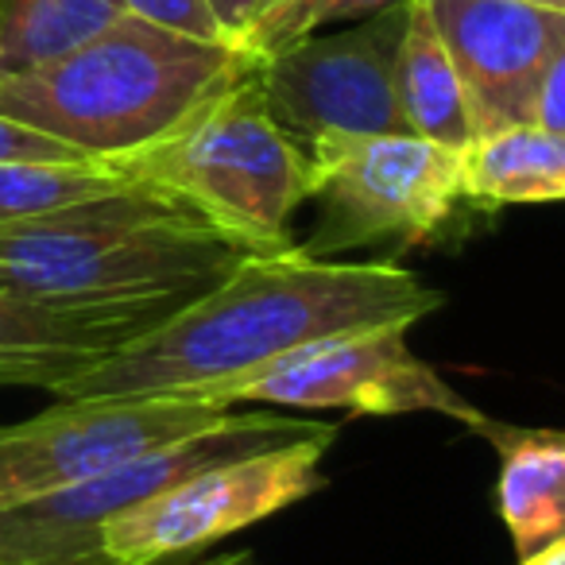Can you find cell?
<instances>
[{
    "label": "cell",
    "instance_id": "cell-1",
    "mask_svg": "<svg viewBox=\"0 0 565 565\" xmlns=\"http://www.w3.org/2000/svg\"><path fill=\"white\" fill-rule=\"evenodd\" d=\"M423 275L387 259H318L302 248L241 256L221 282L82 372L71 395H202L333 333L415 326L441 307Z\"/></svg>",
    "mask_w": 565,
    "mask_h": 565
},
{
    "label": "cell",
    "instance_id": "cell-2",
    "mask_svg": "<svg viewBox=\"0 0 565 565\" xmlns=\"http://www.w3.org/2000/svg\"><path fill=\"white\" fill-rule=\"evenodd\" d=\"M244 252L148 182L0 225V287L55 307L163 322Z\"/></svg>",
    "mask_w": 565,
    "mask_h": 565
},
{
    "label": "cell",
    "instance_id": "cell-3",
    "mask_svg": "<svg viewBox=\"0 0 565 565\" xmlns=\"http://www.w3.org/2000/svg\"><path fill=\"white\" fill-rule=\"evenodd\" d=\"M252 71L256 58L236 43H205L125 12L55 63L0 78V117L113 167Z\"/></svg>",
    "mask_w": 565,
    "mask_h": 565
},
{
    "label": "cell",
    "instance_id": "cell-4",
    "mask_svg": "<svg viewBox=\"0 0 565 565\" xmlns=\"http://www.w3.org/2000/svg\"><path fill=\"white\" fill-rule=\"evenodd\" d=\"M113 171L171 194L244 256L295 248V210L315 198V163L267 113L256 71Z\"/></svg>",
    "mask_w": 565,
    "mask_h": 565
},
{
    "label": "cell",
    "instance_id": "cell-5",
    "mask_svg": "<svg viewBox=\"0 0 565 565\" xmlns=\"http://www.w3.org/2000/svg\"><path fill=\"white\" fill-rule=\"evenodd\" d=\"M338 438V426L291 415H225L221 423L159 446L82 484L0 508V565H102L97 531L105 519L151 500L163 488L194 477L228 457L295 441Z\"/></svg>",
    "mask_w": 565,
    "mask_h": 565
},
{
    "label": "cell",
    "instance_id": "cell-6",
    "mask_svg": "<svg viewBox=\"0 0 565 565\" xmlns=\"http://www.w3.org/2000/svg\"><path fill=\"white\" fill-rule=\"evenodd\" d=\"M322 202L307 256L341 259L372 244H426L461 205V151L411 132L330 136L307 148Z\"/></svg>",
    "mask_w": 565,
    "mask_h": 565
},
{
    "label": "cell",
    "instance_id": "cell-7",
    "mask_svg": "<svg viewBox=\"0 0 565 565\" xmlns=\"http://www.w3.org/2000/svg\"><path fill=\"white\" fill-rule=\"evenodd\" d=\"M236 407L202 395H71L0 426V508L82 484L159 446H171Z\"/></svg>",
    "mask_w": 565,
    "mask_h": 565
},
{
    "label": "cell",
    "instance_id": "cell-8",
    "mask_svg": "<svg viewBox=\"0 0 565 565\" xmlns=\"http://www.w3.org/2000/svg\"><path fill=\"white\" fill-rule=\"evenodd\" d=\"M330 446V438H315L210 465L105 519L97 550L109 565H156L210 546L326 488L322 457Z\"/></svg>",
    "mask_w": 565,
    "mask_h": 565
},
{
    "label": "cell",
    "instance_id": "cell-9",
    "mask_svg": "<svg viewBox=\"0 0 565 565\" xmlns=\"http://www.w3.org/2000/svg\"><path fill=\"white\" fill-rule=\"evenodd\" d=\"M411 326L333 333L282 353L279 361L233 380L210 395L221 407L259 403L291 411H349V415H446L477 430L484 411L446 384L423 356L407 345Z\"/></svg>",
    "mask_w": 565,
    "mask_h": 565
},
{
    "label": "cell",
    "instance_id": "cell-10",
    "mask_svg": "<svg viewBox=\"0 0 565 565\" xmlns=\"http://www.w3.org/2000/svg\"><path fill=\"white\" fill-rule=\"evenodd\" d=\"M407 0L338 35H307L256 63V86L267 113L287 136L310 148L330 136L407 132L395 102Z\"/></svg>",
    "mask_w": 565,
    "mask_h": 565
},
{
    "label": "cell",
    "instance_id": "cell-11",
    "mask_svg": "<svg viewBox=\"0 0 565 565\" xmlns=\"http://www.w3.org/2000/svg\"><path fill=\"white\" fill-rule=\"evenodd\" d=\"M449 51L472 140L531 125L542 74L565 55V12L526 0H423Z\"/></svg>",
    "mask_w": 565,
    "mask_h": 565
},
{
    "label": "cell",
    "instance_id": "cell-12",
    "mask_svg": "<svg viewBox=\"0 0 565 565\" xmlns=\"http://www.w3.org/2000/svg\"><path fill=\"white\" fill-rule=\"evenodd\" d=\"M151 326V318L55 307L0 287V387L63 395L82 372Z\"/></svg>",
    "mask_w": 565,
    "mask_h": 565
},
{
    "label": "cell",
    "instance_id": "cell-13",
    "mask_svg": "<svg viewBox=\"0 0 565 565\" xmlns=\"http://www.w3.org/2000/svg\"><path fill=\"white\" fill-rule=\"evenodd\" d=\"M484 434L500 454L495 511L508 526L515 554L526 557L550 542L565 539V438L557 430H523L480 418Z\"/></svg>",
    "mask_w": 565,
    "mask_h": 565
},
{
    "label": "cell",
    "instance_id": "cell-14",
    "mask_svg": "<svg viewBox=\"0 0 565 565\" xmlns=\"http://www.w3.org/2000/svg\"><path fill=\"white\" fill-rule=\"evenodd\" d=\"M565 198V140L534 125L477 136L461 151V202L480 210L550 205Z\"/></svg>",
    "mask_w": 565,
    "mask_h": 565
},
{
    "label": "cell",
    "instance_id": "cell-15",
    "mask_svg": "<svg viewBox=\"0 0 565 565\" xmlns=\"http://www.w3.org/2000/svg\"><path fill=\"white\" fill-rule=\"evenodd\" d=\"M395 102L411 136L449 151H465L472 143L461 82L423 0H407V20L395 51Z\"/></svg>",
    "mask_w": 565,
    "mask_h": 565
},
{
    "label": "cell",
    "instance_id": "cell-16",
    "mask_svg": "<svg viewBox=\"0 0 565 565\" xmlns=\"http://www.w3.org/2000/svg\"><path fill=\"white\" fill-rule=\"evenodd\" d=\"M125 12V0H0V78L55 63Z\"/></svg>",
    "mask_w": 565,
    "mask_h": 565
},
{
    "label": "cell",
    "instance_id": "cell-17",
    "mask_svg": "<svg viewBox=\"0 0 565 565\" xmlns=\"http://www.w3.org/2000/svg\"><path fill=\"white\" fill-rule=\"evenodd\" d=\"M120 171L105 163H28V159H0V225L40 217L58 205L82 198L109 194L125 186Z\"/></svg>",
    "mask_w": 565,
    "mask_h": 565
},
{
    "label": "cell",
    "instance_id": "cell-18",
    "mask_svg": "<svg viewBox=\"0 0 565 565\" xmlns=\"http://www.w3.org/2000/svg\"><path fill=\"white\" fill-rule=\"evenodd\" d=\"M399 4L403 0H279L244 28L241 47L259 63L307 35H318V28L341 24V20H369Z\"/></svg>",
    "mask_w": 565,
    "mask_h": 565
},
{
    "label": "cell",
    "instance_id": "cell-19",
    "mask_svg": "<svg viewBox=\"0 0 565 565\" xmlns=\"http://www.w3.org/2000/svg\"><path fill=\"white\" fill-rule=\"evenodd\" d=\"M125 9L140 20H151L159 28H171V32L194 35L205 43H233L225 35V28L217 24V17L210 12L205 0H125Z\"/></svg>",
    "mask_w": 565,
    "mask_h": 565
},
{
    "label": "cell",
    "instance_id": "cell-20",
    "mask_svg": "<svg viewBox=\"0 0 565 565\" xmlns=\"http://www.w3.org/2000/svg\"><path fill=\"white\" fill-rule=\"evenodd\" d=\"M0 159H28V163H89L78 159L71 148L32 128L17 125V120L0 117Z\"/></svg>",
    "mask_w": 565,
    "mask_h": 565
},
{
    "label": "cell",
    "instance_id": "cell-21",
    "mask_svg": "<svg viewBox=\"0 0 565 565\" xmlns=\"http://www.w3.org/2000/svg\"><path fill=\"white\" fill-rule=\"evenodd\" d=\"M531 125L565 140V55L554 58L550 71L542 74L539 94H534L531 105Z\"/></svg>",
    "mask_w": 565,
    "mask_h": 565
},
{
    "label": "cell",
    "instance_id": "cell-22",
    "mask_svg": "<svg viewBox=\"0 0 565 565\" xmlns=\"http://www.w3.org/2000/svg\"><path fill=\"white\" fill-rule=\"evenodd\" d=\"M205 4H210V12L217 17V24L225 28L228 40L241 47V35H244V28L252 24V17L259 12V0H205Z\"/></svg>",
    "mask_w": 565,
    "mask_h": 565
},
{
    "label": "cell",
    "instance_id": "cell-23",
    "mask_svg": "<svg viewBox=\"0 0 565 565\" xmlns=\"http://www.w3.org/2000/svg\"><path fill=\"white\" fill-rule=\"evenodd\" d=\"M519 565H565V539L550 542V546L534 550V554H526V557H519Z\"/></svg>",
    "mask_w": 565,
    "mask_h": 565
},
{
    "label": "cell",
    "instance_id": "cell-24",
    "mask_svg": "<svg viewBox=\"0 0 565 565\" xmlns=\"http://www.w3.org/2000/svg\"><path fill=\"white\" fill-rule=\"evenodd\" d=\"M198 565H259L252 550H236V554H225V557H213V562H198Z\"/></svg>",
    "mask_w": 565,
    "mask_h": 565
},
{
    "label": "cell",
    "instance_id": "cell-25",
    "mask_svg": "<svg viewBox=\"0 0 565 565\" xmlns=\"http://www.w3.org/2000/svg\"><path fill=\"white\" fill-rule=\"evenodd\" d=\"M526 4H542V9H562L565 12V0H526Z\"/></svg>",
    "mask_w": 565,
    "mask_h": 565
},
{
    "label": "cell",
    "instance_id": "cell-26",
    "mask_svg": "<svg viewBox=\"0 0 565 565\" xmlns=\"http://www.w3.org/2000/svg\"><path fill=\"white\" fill-rule=\"evenodd\" d=\"M271 4H279V0H259V12H264V9H271ZM259 12H256V17H259ZM256 17H252V20H256Z\"/></svg>",
    "mask_w": 565,
    "mask_h": 565
},
{
    "label": "cell",
    "instance_id": "cell-27",
    "mask_svg": "<svg viewBox=\"0 0 565 565\" xmlns=\"http://www.w3.org/2000/svg\"><path fill=\"white\" fill-rule=\"evenodd\" d=\"M102 565H109V562H102Z\"/></svg>",
    "mask_w": 565,
    "mask_h": 565
}]
</instances>
